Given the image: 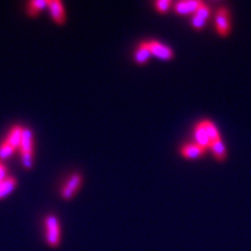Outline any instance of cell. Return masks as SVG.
Here are the masks:
<instances>
[{
  "instance_id": "obj_1",
  "label": "cell",
  "mask_w": 251,
  "mask_h": 251,
  "mask_svg": "<svg viewBox=\"0 0 251 251\" xmlns=\"http://www.w3.org/2000/svg\"><path fill=\"white\" fill-rule=\"evenodd\" d=\"M46 241L51 248H57L61 244V228L55 215H49L46 219Z\"/></svg>"
},
{
  "instance_id": "obj_2",
  "label": "cell",
  "mask_w": 251,
  "mask_h": 251,
  "mask_svg": "<svg viewBox=\"0 0 251 251\" xmlns=\"http://www.w3.org/2000/svg\"><path fill=\"white\" fill-rule=\"evenodd\" d=\"M215 27L219 35L227 36L230 31V20H229V12L226 7H221L215 15Z\"/></svg>"
},
{
  "instance_id": "obj_3",
  "label": "cell",
  "mask_w": 251,
  "mask_h": 251,
  "mask_svg": "<svg viewBox=\"0 0 251 251\" xmlns=\"http://www.w3.org/2000/svg\"><path fill=\"white\" fill-rule=\"evenodd\" d=\"M81 181H83V178L79 174H75L72 175L67 183H65L64 186H63L62 191H61V196L63 199L65 200H70L72 197L76 194L78 191V188L80 187Z\"/></svg>"
},
{
  "instance_id": "obj_4",
  "label": "cell",
  "mask_w": 251,
  "mask_h": 251,
  "mask_svg": "<svg viewBox=\"0 0 251 251\" xmlns=\"http://www.w3.org/2000/svg\"><path fill=\"white\" fill-rule=\"evenodd\" d=\"M148 47L151 55L163 59V61H169V59L174 58V51L170 47L163 45L158 41H150L148 42Z\"/></svg>"
},
{
  "instance_id": "obj_5",
  "label": "cell",
  "mask_w": 251,
  "mask_h": 251,
  "mask_svg": "<svg viewBox=\"0 0 251 251\" xmlns=\"http://www.w3.org/2000/svg\"><path fill=\"white\" fill-rule=\"evenodd\" d=\"M194 139H196L198 146L202 147L205 149L211 148L212 141L209 139L205 125H203V121H200L196 126V128H194Z\"/></svg>"
},
{
  "instance_id": "obj_6",
  "label": "cell",
  "mask_w": 251,
  "mask_h": 251,
  "mask_svg": "<svg viewBox=\"0 0 251 251\" xmlns=\"http://www.w3.org/2000/svg\"><path fill=\"white\" fill-rule=\"evenodd\" d=\"M203 4L200 0H187V1H179L175 6L176 12L178 14L196 13V11Z\"/></svg>"
},
{
  "instance_id": "obj_7",
  "label": "cell",
  "mask_w": 251,
  "mask_h": 251,
  "mask_svg": "<svg viewBox=\"0 0 251 251\" xmlns=\"http://www.w3.org/2000/svg\"><path fill=\"white\" fill-rule=\"evenodd\" d=\"M48 6L50 8V14L56 24H64L65 15H64V7L59 0H50L48 1Z\"/></svg>"
},
{
  "instance_id": "obj_8",
  "label": "cell",
  "mask_w": 251,
  "mask_h": 251,
  "mask_svg": "<svg viewBox=\"0 0 251 251\" xmlns=\"http://www.w3.org/2000/svg\"><path fill=\"white\" fill-rule=\"evenodd\" d=\"M206 152V149L202 148V147L198 146L197 143L193 144H185L180 148V153L181 156L185 157V158H198V157L202 156L203 153Z\"/></svg>"
},
{
  "instance_id": "obj_9",
  "label": "cell",
  "mask_w": 251,
  "mask_h": 251,
  "mask_svg": "<svg viewBox=\"0 0 251 251\" xmlns=\"http://www.w3.org/2000/svg\"><path fill=\"white\" fill-rule=\"evenodd\" d=\"M150 56H151V52H150V50H149L148 42H142L139 46V48L136 49V51H135L134 58H135V62H136L137 64L143 65L149 61Z\"/></svg>"
},
{
  "instance_id": "obj_10",
  "label": "cell",
  "mask_w": 251,
  "mask_h": 251,
  "mask_svg": "<svg viewBox=\"0 0 251 251\" xmlns=\"http://www.w3.org/2000/svg\"><path fill=\"white\" fill-rule=\"evenodd\" d=\"M33 134L29 128H24L23 137H21L20 143V151L21 153H33Z\"/></svg>"
},
{
  "instance_id": "obj_11",
  "label": "cell",
  "mask_w": 251,
  "mask_h": 251,
  "mask_svg": "<svg viewBox=\"0 0 251 251\" xmlns=\"http://www.w3.org/2000/svg\"><path fill=\"white\" fill-rule=\"evenodd\" d=\"M23 130L24 128L20 127V126H14V127L9 130V134L7 136V142L11 144L14 149L20 148L21 137H23Z\"/></svg>"
},
{
  "instance_id": "obj_12",
  "label": "cell",
  "mask_w": 251,
  "mask_h": 251,
  "mask_svg": "<svg viewBox=\"0 0 251 251\" xmlns=\"http://www.w3.org/2000/svg\"><path fill=\"white\" fill-rule=\"evenodd\" d=\"M17 186V179L13 177H7L4 181L0 183V199L7 197Z\"/></svg>"
},
{
  "instance_id": "obj_13",
  "label": "cell",
  "mask_w": 251,
  "mask_h": 251,
  "mask_svg": "<svg viewBox=\"0 0 251 251\" xmlns=\"http://www.w3.org/2000/svg\"><path fill=\"white\" fill-rule=\"evenodd\" d=\"M211 149L213 153H214V156L216 157V159H219V161H224L226 158V147L225 144L222 143L221 139L212 142Z\"/></svg>"
},
{
  "instance_id": "obj_14",
  "label": "cell",
  "mask_w": 251,
  "mask_h": 251,
  "mask_svg": "<svg viewBox=\"0 0 251 251\" xmlns=\"http://www.w3.org/2000/svg\"><path fill=\"white\" fill-rule=\"evenodd\" d=\"M202 121H203V125H205L206 130H207V133H208V136H209V139H211L212 142L221 139V137H220L219 131H218V128H216V126L213 124V122H211L209 120H202Z\"/></svg>"
},
{
  "instance_id": "obj_15",
  "label": "cell",
  "mask_w": 251,
  "mask_h": 251,
  "mask_svg": "<svg viewBox=\"0 0 251 251\" xmlns=\"http://www.w3.org/2000/svg\"><path fill=\"white\" fill-rule=\"evenodd\" d=\"M194 15H196V17H198V18H201V19H203V20L207 21V19H208L209 15H211V8H209L206 4H202L199 8L197 9Z\"/></svg>"
},
{
  "instance_id": "obj_16",
  "label": "cell",
  "mask_w": 251,
  "mask_h": 251,
  "mask_svg": "<svg viewBox=\"0 0 251 251\" xmlns=\"http://www.w3.org/2000/svg\"><path fill=\"white\" fill-rule=\"evenodd\" d=\"M14 148L13 147L9 144L7 141L6 142H4L1 144V147H0V158H6V157L11 156L12 153L14 152Z\"/></svg>"
},
{
  "instance_id": "obj_17",
  "label": "cell",
  "mask_w": 251,
  "mask_h": 251,
  "mask_svg": "<svg viewBox=\"0 0 251 251\" xmlns=\"http://www.w3.org/2000/svg\"><path fill=\"white\" fill-rule=\"evenodd\" d=\"M171 5H172L171 0H158V1L155 2L156 9L158 12H161V13H165V12H168Z\"/></svg>"
},
{
  "instance_id": "obj_18",
  "label": "cell",
  "mask_w": 251,
  "mask_h": 251,
  "mask_svg": "<svg viewBox=\"0 0 251 251\" xmlns=\"http://www.w3.org/2000/svg\"><path fill=\"white\" fill-rule=\"evenodd\" d=\"M47 6H48V1H46V0H34V1L29 2V8L36 12L41 11V9L47 7Z\"/></svg>"
},
{
  "instance_id": "obj_19",
  "label": "cell",
  "mask_w": 251,
  "mask_h": 251,
  "mask_svg": "<svg viewBox=\"0 0 251 251\" xmlns=\"http://www.w3.org/2000/svg\"><path fill=\"white\" fill-rule=\"evenodd\" d=\"M23 155V164L26 169H30L33 165V153H21Z\"/></svg>"
},
{
  "instance_id": "obj_20",
  "label": "cell",
  "mask_w": 251,
  "mask_h": 251,
  "mask_svg": "<svg viewBox=\"0 0 251 251\" xmlns=\"http://www.w3.org/2000/svg\"><path fill=\"white\" fill-rule=\"evenodd\" d=\"M206 24V20H203L201 18H198L196 15H193L192 18V26L193 28H196V29H201V28L205 26Z\"/></svg>"
},
{
  "instance_id": "obj_21",
  "label": "cell",
  "mask_w": 251,
  "mask_h": 251,
  "mask_svg": "<svg viewBox=\"0 0 251 251\" xmlns=\"http://www.w3.org/2000/svg\"><path fill=\"white\" fill-rule=\"evenodd\" d=\"M6 178H7V169L2 164H0V183L4 181Z\"/></svg>"
}]
</instances>
